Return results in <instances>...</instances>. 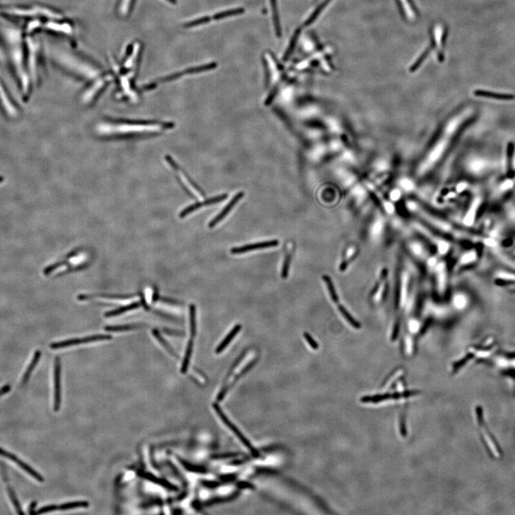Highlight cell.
<instances>
[{
  "label": "cell",
  "mask_w": 515,
  "mask_h": 515,
  "mask_svg": "<svg viewBox=\"0 0 515 515\" xmlns=\"http://www.w3.org/2000/svg\"><path fill=\"white\" fill-rule=\"evenodd\" d=\"M0 42L4 49L8 64L24 98H28L33 82L28 73L26 60V37L23 28L0 14Z\"/></svg>",
  "instance_id": "1"
},
{
  "label": "cell",
  "mask_w": 515,
  "mask_h": 515,
  "mask_svg": "<svg viewBox=\"0 0 515 515\" xmlns=\"http://www.w3.org/2000/svg\"><path fill=\"white\" fill-rule=\"evenodd\" d=\"M0 14L11 19L47 18L59 20L60 15L50 8L41 4H4L0 5Z\"/></svg>",
  "instance_id": "2"
},
{
  "label": "cell",
  "mask_w": 515,
  "mask_h": 515,
  "mask_svg": "<svg viewBox=\"0 0 515 515\" xmlns=\"http://www.w3.org/2000/svg\"><path fill=\"white\" fill-rule=\"evenodd\" d=\"M172 123L166 125L150 123H104L100 125L98 130V132L103 136H113L158 133L166 128H172Z\"/></svg>",
  "instance_id": "3"
},
{
  "label": "cell",
  "mask_w": 515,
  "mask_h": 515,
  "mask_svg": "<svg viewBox=\"0 0 515 515\" xmlns=\"http://www.w3.org/2000/svg\"><path fill=\"white\" fill-rule=\"evenodd\" d=\"M26 60L28 73L33 85L37 84L40 79V44L34 35L26 36Z\"/></svg>",
  "instance_id": "4"
},
{
  "label": "cell",
  "mask_w": 515,
  "mask_h": 515,
  "mask_svg": "<svg viewBox=\"0 0 515 515\" xmlns=\"http://www.w3.org/2000/svg\"><path fill=\"white\" fill-rule=\"evenodd\" d=\"M214 410L216 412L217 414L220 416L222 421L227 426V427L229 428V429H231V432L235 434L236 437L239 439V440H240V441L245 445V447L248 448V449L251 451L252 454H253V455L257 456L258 452L256 451V450L253 448V445L250 444V442L248 441V439L243 435V433L239 430V428L236 427L235 424H234V423L231 422V420L228 419L227 416H226V415L223 413V411H222L219 406L214 405Z\"/></svg>",
  "instance_id": "5"
},
{
  "label": "cell",
  "mask_w": 515,
  "mask_h": 515,
  "mask_svg": "<svg viewBox=\"0 0 515 515\" xmlns=\"http://www.w3.org/2000/svg\"><path fill=\"white\" fill-rule=\"evenodd\" d=\"M111 339H112V336L107 335V334H98V335L90 336V337H84L82 339H69V340L63 341V342H58V343H53L50 345V347L52 349H58V348L76 346V345L98 342V341L110 340Z\"/></svg>",
  "instance_id": "6"
},
{
  "label": "cell",
  "mask_w": 515,
  "mask_h": 515,
  "mask_svg": "<svg viewBox=\"0 0 515 515\" xmlns=\"http://www.w3.org/2000/svg\"><path fill=\"white\" fill-rule=\"evenodd\" d=\"M0 101L11 115L16 116L18 115L19 112H20V106L9 93V90L4 82H3L1 77H0Z\"/></svg>",
  "instance_id": "7"
},
{
  "label": "cell",
  "mask_w": 515,
  "mask_h": 515,
  "mask_svg": "<svg viewBox=\"0 0 515 515\" xmlns=\"http://www.w3.org/2000/svg\"><path fill=\"white\" fill-rule=\"evenodd\" d=\"M60 375H61V363L60 358H56L55 361V370H54V410L55 412L59 411L61 404V384H60Z\"/></svg>",
  "instance_id": "8"
},
{
  "label": "cell",
  "mask_w": 515,
  "mask_h": 515,
  "mask_svg": "<svg viewBox=\"0 0 515 515\" xmlns=\"http://www.w3.org/2000/svg\"><path fill=\"white\" fill-rule=\"evenodd\" d=\"M278 244H279V241L278 240H269V241L248 244V245H243V246L234 248L231 250V252L232 254H242V253H248L253 250L273 248V247L277 246Z\"/></svg>",
  "instance_id": "9"
},
{
  "label": "cell",
  "mask_w": 515,
  "mask_h": 515,
  "mask_svg": "<svg viewBox=\"0 0 515 515\" xmlns=\"http://www.w3.org/2000/svg\"><path fill=\"white\" fill-rule=\"evenodd\" d=\"M0 456H4V457L9 459V460L13 461V462H15L16 464H17L20 468L22 469L24 471L29 474L30 476L33 477V478L37 480L38 481L42 482V481H44V478H42L39 473H37V472L34 471V470H33L32 467H30L29 465H28V464L25 463V462H22V461L20 460V459H19L18 457H17V456L10 454V453L8 452V451H5V450L1 449V448H0Z\"/></svg>",
  "instance_id": "10"
},
{
  "label": "cell",
  "mask_w": 515,
  "mask_h": 515,
  "mask_svg": "<svg viewBox=\"0 0 515 515\" xmlns=\"http://www.w3.org/2000/svg\"><path fill=\"white\" fill-rule=\"evenodd\" d=\"M227 198V194H222L221 196H215V197L210 198V199L206 200L204 202L196 203V204L189 206L188 207H187L186 208H185L184 210H182L181 213H180V217L181 218H185L187 215L193 213L195 210L204 207V206L212 205V204L221 202V201H224V200H226Z\"/></svg>",
  "instance_id": "11"
},
{
  "label": "cell",
  "mask_w": 515,
  "mask_h": 515,
  "mask_svg": "<svg viewBox=\"0 0 515 515\" xmlns=\"http://www.w3.org/2000/svg\"><path fill=\"white\" fill-rule=\"evenodd\" d=\"M243 192H239V193H238L233 198V199L230 201L229 204L226 206V207L222 210L221 213L218 214V215L214 218L213 221L210 222V223H209V228H213L214 226H216L220 221H222V220H223V218H224L225 217L230 213V211L232 210L233 207L236 205V204H237L240 199H243Z\"/></svg>",
  "instance_id": "12"
},
{
  "label": "cell",
  "mask_w": 515,
  "mask_h": 515,
  "mask_svg": "<svg viewBox=\"0 0 515 515\" xmlns=\"http://www.w3.org/2000/svg\"><path fill=\"white\" fill-rule=\"evenodd\" d=\"M136 296V294H80L77 296V300L79 301H88L92 299H96V298H102V299H118V300H125V299H130L131 298Z\"/></svg>",
  "instance_id": "13"
},
{
  "label": "cell",
  "mask_w": 515,
  "mask_h": 515,
  "mask_svg": "<svg viewBox=\"0 0 515 515\" xmlns=\"http://www.w3.org/2000/svg\"><path fill=\"white\" fill-rule=\"evenodd\" d=\"M474 95L478 97L482 98H490V99L497 100V101H513L515 99V95L504 94V93H493V92L487 91L484 90H477L474 92Z\"/></svg>",
  "instance_id": "14"
},
{
  "label": "cell",
  "mask_w": 515,
  "mask_h": 515,
  "mask_svg": "<svg viewBox=\"0 0 515 515\" xmlns=\"http://www.w3.org/2000/svg\"><path fill=\"white\" fill-rule=\"evenodd\" d=\"M270 3L275 35L277 37L280 38L282 37V28L281 25H280L279 13H278V3H277V0H270Z\"/></svg>",
  "instance_id": "15"
},
{
  "label": "cell",
  "mask_w": 515,
  "mask_h": 515,
  "mask_svg": "<svg viewBox=\"0 0 515 515\" xmlns=\"http://www.w3.org/2000/svg\"><path fill=\"white\" fill-rule=\"evenodd\" d=\"M58 20H50V21L45 22L42 25V28L50 31L56 32V33H69L71 31L70 27L67 24H61L57 22Z\"/></svg>",
  "instance_id": "16"
},
{
  "label": "cell",
  "mask_w": 515,
  "mask_h": 515,
  "mask_svg": "<svg viewBox=\"0 0 515 515\" xmlns=\"http://www.w3.org/2000/svg\"><path fill=\"white\" fill-rule=\"evenodd\" d=\"M495 281L499 286H513L515 285V274L506 272H498Z\"/></svg>",
  "instance_id": "17"
},
{
  "label": "cell",
  "mask_w": 515,
  "mask_h": 515,
  "mask_svg": "<svg viewBox=\"0 0 515 515\" xmlns=\"http://www.w3.org/2000/svg\"><path fill=\"white\" fill-rule=\"evenodd\" d=\"M140 477L145 479V480H148V481H152V482L155 483V484H158V485H161L163 487L166 488V489H169V490H177V487L166 480H162L156 478L154 475H152L150 473H147V472H140Z\"/></svg>",
  "instance_id": "18"
},
{
  "label": "cell",
  "mask_w": 515,
  "mask_h": 515,
  "mask_svg": "<svg viewBox=\"0 0 515 515\" xmlns=\"http://www.w3.org/2000/svg\"><path fill=\"white\" fill-rule=\"evenodd\" d=\"M241 325H236V326H234V328H233L232 330L230 331L229 334H228V335L226 336V338H225L224 339H223V341H222L221 343L219 344V346L217 347L216 349H215V352H216L217 353L222 352V351H223V350H224L225 348H226V347L228 346V345L230 343H231V341H232L233 339H234V337H235L237 335L238 333H239V331L241 330Z\"/></svg>",
  "instance_id": "19"
},
{
  "label": "cell",
  "mask_w": 515,
  "mask_h": 515,
  "mask_svg": "<svg viewBox=\"0 0 515 515\" xmlns=\"http://www.w3.org/2000/svg\"><path fill=\"white\" fill-rule=\"evenodd\" d=\"M301 32H302V28H298L297 29L295 30L294 34H293L291 41H290L287 50H286L284 55H283V61H287L291 55H292L293 52H294L296 43H297L298 39H299V36H300Z\"/></svg>",
  "instance_id": "20"
},
{
  "label": "cell",
  "mask_w": 515,
  "mask_h": 515,
  "mask_svg": "<svg viewBox=\"0 0 515 515\" xmlns=\"http://www.w3.org/2000/svg\"><path fill=\"white\" fill-rule=\"evenodd\" d=\"M140 302H134L133 304H129L128 306H125V307H120L117 309H115L113 310H110V311L107 312L104 314V316L106 318H110V317L117 316L119 315L122 314V313H125V312L129 311V310H134V309L139 308L140 307Z\"/></svg>",
  "instance_id": "21"
},
{
  "label": "cell",
  "mask_w": 515,
  "mask_h": 515,
  "mask_svg": "<svg viewBox=\"0 0 515 515\" xmlns=\"http://www.w3.org/2000/svg\"><path fill=\"white\" fill-rule=\"evenodd\" d=\"M244 12H245V9L243 8H234V9H228V10L215 14L213 18L215 20H223V19L228 18V17H233V16L242 15Z\"/></svg>",
  "instance_id": "22"
},
{
  "label": "cell",
  "mask_w": 515,
  "mask_h": 515,
  "mask_svg": "<svg viewBox=\"0 0 515 515\" xmlns=\"http://www.w3.org/2000/svg\"><path fill=\"white\" fill-rule=\"evenodd\" d=\"M515 146L513 142H509L508 148H507V157H508V177L509 178H513L515 175V172L513 169V159L514 155Z\"/></svg>",
  "instance_id": "23"
},
{
  "label": "cell",
  "mask_w": 515,
  "mask_h": 515,
  "mask_svg": "<svg viewBox=\"0 0 515 515\" xmlns=\"http://www.w3.org/2000/svg\"><path fill=\"white\" fill-rule=\"evenodd\" d=\"M193 339H191V340L188 341L186 351H185L184 359H183L181 369H180V372H181L182 374H186L187 371H188V367H189L190 361H191V359L192 353H193Z\"/></svg>",
  "instance_id": "24"
},
{
  "label": "cell",
  "mask_w": 515,
  "mask_h": 515,
  "mask_svg": "<svg viewBox=\"0 0 515 515\" xmlns=\"http://www.w3.org/2000/svg\"><path fill=\"white\" fill-rule=\"evenodd\" d=\"M330 1L331 0H325V1H323L321 4H320L316 8V9L313 11V13L309 16V18L306 20L305 22H304V26L308 27L309 25H311V24L316 20L317 17L319 16L320 14L321 13V12L324 10V8L328 5V4H329Z\"/></svg>",
  "instance_id": "25"
},
{
  "label": "cell",
  "mask_w": 515,
  "mask_h": 515,
  "mask_svg": "<svg viewBox=\"0 0 515 515\" xmlns=\"http://www.w3.org/2000/svg\"><path fill=\"white\" fill-rule=\"evenodd\" d=\"M143 327V324H139L122 325V326H106L104 327V330L118 332V331L135 330V329H141Z\"/></svg>",
  "instance_id": "26"
},
{
  "label": "cell",
  "mask_w": 515,
  "mask_h": 515,
  "mask_svg": "<svg viewBox=\"0 0 515 515\" xmlns=\"http://www.w3.org/2000/svg\"><path fill=\"white\" fill-rule=\"evenodd\" d=\"M40 356H41V352H40V351H36L35 353H34V357H33V360H32L31 363H30L29 367H28V369H27V371H26V372H25V375L23 376V378H22V384H25V383H26L27 381H28V379H29L30 375H31L32 372H33V369L35 368L36 365H37V364L38 363V361H39V358H40Z\"/></svg>",
  "instance_id": "27"
},
{
  "label": "cell",
  "mask_w": 515,
  "mask_h": 515,
  "mask_svg": "<svg viewBox=\"0 0 515 515\" xmlns=\"http://www.w3.org/2000/svg\"><path fill=\"white\" fill-rule=\"evenodd\" d=\"M218 65L216 63H210L208 64L203 65L194 68H189L185 71L187 74L199 73V72H206V71L212 70L215 69Z\"/></svg>",
  "instance_id": "28"
},
{
  "label": "cell",
  "mask_w": 515,
  "mask_h": 515,
  "mask_svg": "<svg viewBox=\"0 0 515 515\" xmlns=\"http://www.w3.org/2000/svg\"><path fill=\"white\" fill-rule=\"evenodd\" d=\"M89 502L86 501H75V502H68L58 506V510H68L72 509L79 508H88Z\"/></svg>",
  "instance_id": "29"
},
{
  "label": "cell",
  "mask_w": 515,
  "mask_h": 515,
  "mask_svg": "<svg viewBox=\"0 0 515 515\" xmlns=\"http://www.w3.org/2000/svg\"><path fill=\"white\" fill-rule=\"evenodd\" d=\"M152 333H153V335L154 336L157 340L161 343V345H162V346L164 347V348H166V349L171 354H172V356H175V357H178V356H177L176 353H175V351L172 349V347L170 346L169 343H168V342L163 338L162 336L161 335V334H160L158 330H157V329H153V332Z\"/></svg>",
  "instance_id": "30"
},
{
  "label": "cell",
  "mask_w": 515,
  "mask_h": 515,
  "mask_svg": "<svg viewBox=\"0 0 515 515\" xmlns=\"http://www.w3.org/2000/svg\"><path fill=\"white\" fill-rule=\"evenodd\" d=\"M190 320H191V336L193 339L196 335V307L194 304L190 306Z\"/></svg>",
  "instance_id": "31"
},
{
  "label": "cell",
  "mask_w": 515,
  "mask_h": 515,
  "mask_svg": "<svg viewBox=\"0 0 515 515\" xmlns=\"http://www.w3.org/2000/svg\"><path fill=\"white\" fill-rule=\"evenodd\" d=\"M7 491L8 494H9V498L13 504L14 507H15L17 513L19 515H25L23 512L22 511L21 507H20V502L17 500V497H16L15 492H14L13 489H12V486L8 484L7 485Z\"/></svg>",
  "instance_id": "32"
},
{
  "label": "cell",
  "mask_w": 515,
  "mask_h": 515,
  "mask_svg": "<svg viewBox=\"0 0 515 515\" xmlns=\"http://www.w3.org/2000/svg\"><path fill=\"white\" fill-rule=\"evenodd\" d=\"M323 278H324V281L326 282L328 288H329V294L331 295V299H332V300L334 301V302H338L339 297L338 296H337V293H336L335 288H334V284H333L332 280H331V278L326 275H324Z\"/></svg>",
  "instance_id": "33"
},
{
  "label": "cell",
  "mask_w": 515,
  "mask_h": 515,
  "mask_svg": "<svg viewBox=\"0 0 515 515\" xmlns=\"http://www.w3.org/2000/svg\"><path fill=\"white\" fill-rule=\"evenodd\" d=\"M339 310H340V312L342 313V314L343 315V316L346 318V321H348V323H350V324H351L353 328H355V329H359V328H360V325H359V323H358L357 321H356V320L353 319L352 316H351V315H350V313L347 311L344 307H341L340 306V307H339Z\"/></svg>",
  "instance_id": "34"
},
{
  "label": "cell",
  "mask_w": 515,
  "mask_h": 515,
  "mask_svg": "<svg viewBox=\"0 0 515 515\" xmlns=\"http://www.w3.org/2000/svg\"><path fill=\"white\" fill-rule=\"evenodd\" d=\"M210 20H211V18L209 16H205V17H201V18L197 19V20L188 22V23L185 24V26L186 28H194V27L200 26V25H206V24L210 22Z\"/></svg>",
  "instance_id": "35"
},
{
  "label": "cell",
  "mask_w": 515,
  "mask_h": 515,
  "mask_svg": "<svg viewBox=\"0 0 515 515\" xmlns=\"http://www.w3.org/2000/svg\"><path fill=\"white\" fill-rule=\"evenodd\" d=\"M182 465L188 471L191 472H196V473H204L206 472L205 468L201 467L199 465H195V464H192L191 463H188V462H185V461L181 460Z\"/></svg>",
  "instance_id": "36"
},
{
  "label": "cell",
  "mask_w": 515,
  "mask_h": 515,
  "mask_svg": "<svg viewBox=\"0 0 515 515\" xmlns=\"http://www.w3.org/2000/svg\"><path fill=\"white\" fill-rule=\"evenodd\" d=\"M454 305L457 309L465 308L467 305V299L463 294L456 295L454 299Z\"/></svg>",
  "instance_id": "37"
},
{
  "label": "cell",
  "mask_w": 515,
  "mask_h": 515,
  "mask_svg": "<svg viewBox=\"0 0 515 515\" xmlns=\"http://www.w3.org/2000/svg\"><path fill=\"white\" fill-rule=\"evenodd\" d=\"M69 264V263H68V261H60V262L55 263V264H52V265L46 268L44 270V274L45 275H48L49 274H51L52 272L56 270V269H58V268L60 267V266H67Z\"/></svg>",
  "instance_id": "38"
},
{
  "label": "cell",
  "mask_w": 515,
  "mask_h": 515,
  "mask_svg": "<svg viewBox=\"0 0 515 515\" xmlns=\"http://www.w3.org/2000/svg\"><path fill=\"white\" fill-rule=\"evenodd\" d=\"M477 258H478V255H477L476 251H471L470 253H466L464 256H462V263L463 264H469L476 261Z\"/></svg>",
  "instance_id": "39"
},
{
  "label": "cell",
  "mask_w": 515,
  "mask_h": 515,
  "mask_svg": "<svg viewBox=\"0 0 515 515\" xmlns=\"http://www.w3.org/2000/svg\"><path fill=\"white\" fill-rule=\"evenodd\" d=\"M262 63L263 66H264V72H265L266 86L267 87L269 84L270 83L271 72L269 63H268L267 60L266 59L265 57H262Z\"/></svg>",
  "instance_id": "40"
},
{
  "label": "cell",
  "mask_w": 515,
  "mask_h": 515,
  "mask_svg": "<svg viewBox=\"0 0 515 515\" xmlns=\"http://www.w3.org/2000/svg\"><path fill=\"white\" fill-rule=\"evenodd\" d=\"M290 263H291V256L288 255L285 258L284 262H283V269H282L281 277L283 278H286L288 277V272H289Z\"/></svg>",
  "instance_id": "41"
},
{
  "label": "cell",
  "mask_w": 515,
  "mask_h": 515,
  "mask_svg": "<svg viewBox=\"0 0 515 515\" xmlns=\"http://www.w3.org/2000/svg\"><path fill=\"white\" fill-rule=\"evenodd\" d=\"M304 338L306 339V340H307V342H308L309 344L310 345V347H311L312 348H313V349L314 350L318 349V343H317V342H316V341L314 340V339L312 338L311 336H310V334H309V333H304Z\"/></svg>",
  "instance_id": "42"
},
{
  "label": "cell",
  "mask_w": 515,
  "mask_h": 515,
  "mask_svg": "<svg viewBox=\"0 0 515 515\" xmlns=\"http://www.w3.org/2000/svg\"><path fill=\"white\" fill-rule=\"evenodd\" d=\"M55 510H58V506H57V505H48V506L44 507V508L38 510L37 512L34 513V515L44 514V513H50V512L55 511Z\"/></svg>",
  "instance_id": "43"
},
{
  "label": "cell",
  "mask_w": 515,
  "mask_h": 515,
  "mask_svg": "<svg viewBox=\"0 0 515 515\" xmlns=\"http://www.w3.org/2000/svg\"><path fill=\"white\" fill-rule=\"evenodd\" d=\"M428 54H429V50L427 49V50H426L425 51L423 52L422 55L420 56L419 59L416 60V63L413 65V67H412V71H414L415 69H416V68H419L420 65L422 63L423 60H425L426 58H427Z\"/></svg>",
  "instance_id": "44"
},
{
  "label": "cell",
  "mask_w": 515,
  "mask_h": 515,
  "mask_svg": "<svg viewBox=\"0 0 515 515\" xmlns=\"http://www.w3.org/2000/svg\"><path fill=\"white\" fill-rule=\"evenodd\" d=\"M88 264H82V265L75 266V267L69 268V269H67L65 272L60 273L59 275H63L65 274H69V273L77 272V271H81L87 268Z\"/></svg>",
  "instance_id": "45"
},
{
  "label": "cell",
  "mask_w": 515,
  "mask_h": 515,
  "mask_svg": "<svg viewBox=\"0 0 515 515\" xmlns=\"http://www.w3.org/2000/svg\"><path fill=\"white\" fill-rule=\"evenodd\" d=\"M163 332L169 335L175 336V337H182V336L185 335V333L183 331L173 330V329H164Z\"/></svg>",
  "instance_id": "46"
},
{
  "label": "cell",
  "mask_w": 515,
  "mask_h": 515,
  "mask_svg": "<svg viewBox=\"0 0 515 515\" xmlns=\"http://www.w3.org/2000/svg\"><path fill=\"white\" fill-rule=\"evenodd\" d=\"M159 300H161L162 302L166 303V304H171V305H183V303L175 300V299H170V298L160 297Z\"/></svg>",
  "instance_id": "47"
},
{
  "label": "cell",
  "mask_w": 515,
  "mask_h": 515,
  "mask_svg": "<svg viewBox=\"0 0 515 515\" xmlns=\"http://www.w3.org/2000/svg\"><path fill=\"white\" fill-rule=\"evenodd\" d=\"M277 93H278V88H274V90L271 92L270 95L268 97L267 100L266 101V105H269L272 104L273 100L274 99L275 96H276Z\"/></svg>",
  "instance_id": "48"
},
{
  "label": "cell",
  "mask_w": 515,
  "mask_h": 515,
  "mask_svg": "<svg viewBox=\"0 0 515 515\" xmlns=\"http://www.w3.org/2000/svg\"><path fill=\"white\" fill-rule=\"evenodd\" d=\"M439 275H440V286L442 287H444L445 283V279H446V275H445V272L444 271L443 268L440 269V272H439Z\"/></svg>",
  "instance_id": "49"
},
{
  "label": "cell",
  "mask_w": 515,
  "mask_h": 515,
  "mask_svg": "<svg viewBox=\"0 0 515 515\" xmlns=\"http://www.w3.org/2000/svg\"><path fill=\"white\" fill-rule=\"evenodd\" d=\"M160 296L159 293H158V288H157L156 286H155V287H153V296H152V301H153V303H155L158 302Z\"/></svg>",
  "instance_id": "50"
},
{
  "label": "cell",
  "mask_w": 515,
  "mask_h": 515,
  "mask_svg": "<svg viewBox=\"0 0 515 515\" xmlns=\"http://www.w3.org/2000/svg\"><path fill=\"white\" fill-rule=\"evenodd\" d=\"M139 295H140V299H141L140 303H141V304H142V307H143L144 309H145V310H150V307H149V306L147 305L146 302H145V296H144V294H142V292H140V293H139Z\"/></svg>",
  "instance_id": "51"
},
{
  "label": "cell",
  "mask_w": 515,
  "mask_h": 515,
  "mask_svg": "<svg viewBox=\"0 0 515 515\" xmlns=\"http://www.w3.org/2000/svg\"><path fill=\"white\" fill-rule=\"evenodd\" d=\"M418 326H419V325H418L416 321H412L411 324H410V329H411V330L413 331H416L417 330Z\"/></svg>",
  "instance_id": "52"
},
{
  "label": "cell",
  "mask_w": 515,
  "mask_h": 515,
  "mask_svg": "<svg viewBox=\"0 0 515 515\" xmlns=\"http://www.w3.org/2000/svg\"><path fill=\"white\" fill-rule=\"evenodd\" d=\"M36 505H37V503H36V502H33V503L31 504V505H30V507L29 508L30 514H34V513H35V512H34V508H35Z\"/></svg>",
  "instance_id": "53"
},
{
  "label": "cell",
  "mask_w": 515,
  "mask_h": 515,
  "mask_svg": "<svg viewBox=\"0 0 515 515\" xmlns=\"http://www.w3.org/2000/svg\"><path fill=\"white\" fill-rule=\"evenodd\" d=\"M447 245H446V244L445 243H442V246H440V250H441L442 253H445V252H446V250H447Z\"/></svg>",
  "instance_id": "54"
},
{
  "label": "cell",
  "mask_w": 515,
  "mask_h": 515,
  "mask_svg": "<svg viewBox=\"0 0 515 515\" xmlns=\"http://www.w3.org/2000/svg\"><path fill=\"white\" fill-rule=\"evenodd\" d=\"M3 180H4V177H3L2 176H0V183H1V182L3 181Z\"/></svg>",
  "instance_id": "55"
},
{
  "label": "cell",
  "mask_w": 515,
  "mask_h": 515,
  "mask_svg": "<svg viewBox=\"0 0 515 515\" xmlns=\"http://www.w3.org/2000/svg\"><path fill=\"white\" fill-rule=\"evenodd\" d=\"M317 1H318V0H313V2H316Z\"/></svg>",
  "instance_id": "56"
}]
</instances>
